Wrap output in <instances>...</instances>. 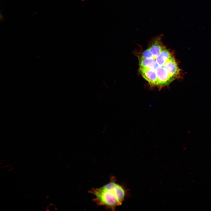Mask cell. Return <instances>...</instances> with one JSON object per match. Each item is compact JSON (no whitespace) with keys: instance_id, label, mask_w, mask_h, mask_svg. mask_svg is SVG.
I'll return each mask as SVG.
<instances>
[{"instance_id":"2","label":"cell","mask_w":211,"mask_h":211,"mask_svg":"<svg viewBox=\"0 0 211 211\" xmlns=\"http://www.w3.org/2000/svg\"><path fill=\"white\" fill-rule=\"evenodd\" d=\"M89 192L93 195V201L98 205L112 210L122 204L126 193L123 186L117 183L113 176L108 183L99 188H92Z\"/></svg>"},{"instance_id":"1","label":"cell","mask_w":211,"mask_h":211,"mask_svg":"<svg viewBox=\"0 0 211 211\" xmlns=\"http://www.w3.org/2000/svg\"><path fill=\"white\" fill-rule=\"evenodd\" d=\"M138 59L140 73L151 86L164 87L179 77L180 70L173 54L163 44L161 35L154 38Z\"/></svg>"}]
</instances>
